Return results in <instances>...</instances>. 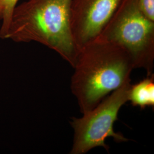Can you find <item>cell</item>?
I'll use <instances>...</instances> for the list:
<instances>
[{
    "label": "cell",
    "mask_w": 154,
    "mask_h": 154,
    "mask_svg": "<svg viewBox=\"0 0 154 154\" xmlns=\"http://www.w3.org/2000/svg\"><path fill=\"white\" fill-rule=\"evenodd\" d=\"M73 68L70 88L83 114L130 79L135 67L121 46L97 38L79 50Z\"/></svg>",
    "instance_id": "6da1fadb"
},
{
    "label": "cell",
    "mask_w": 154,
    "mask_h": 154,
    "mask_svg": "<svg viewBox=\"0 0 154 154\" xmlns=\"http://www.w3.org/2000/svg\"><path fill=\"white\" fill-rule=\"evenodd\" d=\"M72 0H28L17 5L5 39L36 42L53 50L74 67L79 50L71 29Z\"/></svg>",
    "instance_id": "7a4b0ae2"
},
{
    "label": "cell",
    "mask_w": 154,
    "mask_h": 154,
    "mask_svg": "<svg viewBox=\"0 0 154 154\" xmlns=\"http://www.w3.org/2000/svg\"><path fill=\"white\" fill-rule=\"evenodd\" d=\"M97 38L121 46L135 69L143 68L147 75L153 74L154 21L144 15L138 0H123Z\"/></svg>",
    "instance_id": "3957f363"
},
{
    "label": "cell",
    "mask_w": 154,
    "mask_h": 154,
    "mask_svg": "<svg viewBox=\"0 0 154 154\" xmlns=\"http://www.w3.org/2000/svg\"><path fill=\"white\" fill-rule=\"evenodd\" d=\"M131 79L105 98L93 109L83 114V116L72 118L70 124L74 138L70 154H85L96 147H103L109 151L106 139L112 137L116 142L129 140L114 130V123L122 107L128 101Z\"/></svg>",
    "instance_id": "277c9868"
},
{
    "label": "cell",
    "mask_w": 154,
    "mask_h": 154,
    "mask_svg": "<svg viewBox=\"0 0 154 154\" xmlns=\"http://www.w3.org/2000/svg\"><path fill=\"white\" fill-rule=\"evenodd\" d=\"M123 0H72L71 29L81 49L97 38Z\"/></svg>",
    "instance_id": "5b68a950"
},
{
    "label": "cell",
    "mask_w": 154,
    "mask_h": 154,
    "mask_svg": "<svg viewBox=\"0 0 154 154\" xmlns=\"http://www.w3.org/2000/svg\"><path fill=\"white\" fill-rule=\"evenodd\" d=\"M128 101L133 106L139 107L141 109L154 107V74L134 85H131Z\"/></svg>",
    "instance_id": "8992f818"
},
{
    "label": "cell",
    "mask_w": 154,
    "mask_h": 154,
    "mask_svg": "<svg viewBox=\"0 0 154 154\" xmlns=\"http://www.w3.org/2000/svg\"><path fill=\"white\" fill-rule=\"evenodd\" d=\"M19 0H0V21L2 25L0 28V38L4 39L11 21L14 9Z\"/></svg>",
    "instance_id": "52a82bcc"
},
{
    "label": "cell",
    "mask_w": 154,
    "mask_h": 154,
    "mask_svg": "<svg viewBox=\"0 0 154 154\" xmlns=\"http://www.w3.org/2000/svg\"><path fill=\"white\" fill-rule=\"evenodd\" d=\"M138 4L144 15L154 21V0H138Z\"/></svg>",
    "instance_id": "ba28073f"
}]
</instances>
